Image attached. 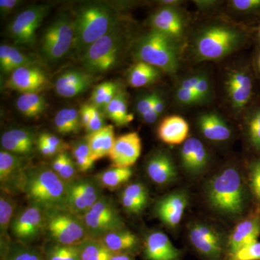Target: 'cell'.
<instances>
[{
  "instance_id": "cell-1",
  "label": "cell",
  "mask_w": 260,
  "mask_h": 260,
  "mask_svg": "<svg viewBox=\"0 0 260 260\" xmlns=\"http://www.w3.org/2000/svg\"><path fill=\"white\" fill-rule=\"evenodd\" d=\"M207 203L213 211L228 218H237L245 213L249 194L242 172L228 166L214 174L205 186Z\"/></svg>"
},
{
  "instance_id": "cell-2",
  "label": "cell",
  "mask_w": 260,
  "mask_h": 260,
  "mask_svg": "<svg viewBox=\"0 0 260 260\" xmlns=\"http://www.w3.org/2000/svg\"><path fill=\"white\" fill-rule=\"evenodd\" d=\"M246 40V32L241 27L227 22H212L195 32L191 51L196 61L220 60L240 49Z\"/></svg>"
},
{
  "instance_id": "cell-3",
  "label": "cell",
  "mask_w": 260,
  "mask_h": 260,
  "mask_svg": "<svg viewBox=\"0 0 260 260\" xmlns=\"http://www.w3.org/2000/svg\"><path fill=\"white\" fill-rule=\"evenodd\" d=\"M73 48L80 56L118 23L115 10L104 3H89L77 10Z\"/></svg>"
},
{
  "instance_id": "cell-4",
  "label": "cell",
  "mask_w": 260,
  "mask_h": 260,
  "mask_svg": "<svg viewBox=\"0 0 260 260\" xmlns=\"http://www.w3.org/2000/svg\"><path fill=\"white\" fill-rule=\"evenodd\" d=\"M181 45L167 36L150 29L134 42L133 55L137 61H143L162 73L174 75L180 65Z\"/></svg>"
},
{
  "instance_id": "cell-5",
  "label": "cell",
  "mask_w": 260,
  "mask_h": 260,
  "mask_svg": "<svg viewBox=\"0 0 260 260\" xmlns=\"http://www.w3.org/2000/svg\"><path fill=\"white\" fill-rule=\"evenodd\" d=\"M22 191L32 204L45 210H67V183L50 168L40 166L28 169Z\"/></svg>"
},
{
  "instance_id": "cell-6",
  "label": "cell",
  "mask_w": 260,
  "mask_h": 260,
  "mask_svg": "<svg viewBox=\"0 0 260 260\" xmlns=\"http://www.w3.org/2000/svg\"><path fill=\"white\" fill-rule=\"evenodd\" d=\"M127 39L124 27L118 22L107 34L92 44L81 56L82 64L85 71L94 75L113 69L119 63Z\"/></svg>"
},
{
  "instance_id": "cell-7",
  "label": "cell",
  "mask_w": 260,
  "mask_h": 260,
  "mask_svg": "<svg viewBox=\"0 0 260 260\" xmlns=\"http://www.w3.org/2000/svg\"><path fill=\"white\" fill-rule=\"evenodd\" d=\"M188 239L203 260H226L228 237L209 223L195 221L188 227Z\"/></svg>"
},
{
  "instance_id": "cell-8",
  "label": "cell",
  "mask_w": 260,
  "mask_h": 260,
  "mask_svg": "<svg viewBox=\"0 0 260 260\" xmlns=\"http://www.w3.org/2000/svg\"><path fill=\"white\" fill-rule=\"evenodd\" d=\"M54 243L80 245L88 239L82 218L68 210H46V228Z\"/></svg>"
},
{
  "instance_id": "cell-9",
  "label": "cell",
  "mask_w": 260,
  "mask_h": 260,
  "mask_svg": "<svg viewBox=\"0 0 260 260\" xmlns=\"http://www.w3.org/2000/svg\"><path fill=\"white\" fill-rule=\"evenodd\" d=\"M74 39V20L68 14L61 13L48 27L43 35V54L48 60H59L73 47Z\"/></svg>"
},
{
  "instance_id": "cell-10",
  "label": "cell",
  "mask_w": 260,
  "mask_h": 260,
  "mask_svg": "<svg viewBox=\"0 0 260 260\" xmlns=\"http://www.w3.org/2000/svg\"><path fill=\"white\" fill-rule=\"evenodd\" d=\"M88 238L99 239L114 231L124 229V223L111 200L102 197L81 216Z\"/></svg>"
},
{
  "instance_id": "cell-11",
  "label": "cell",
  "mask_w": 260,
  "mask_h": 260,
  "mask_svg": "<svg viewBox=\"0 0 260 260\" xmlns=\"http://www.w3.org/2000/svg\"><path fill=\"white\" fill-rule=\"evenodd\" d=\"M50 10L47 5H37L19 13L10 24V39L18 46L32 47L37 39V30Z\"/></svg>"
},
{
  "instance_id": "cell-12",
  "label": "cell",
  "mask_w": 260,
  "mask_h": 260,
  "mask_svg": "<svg viewBox=\"0 0 260 260\" xmlns=\"http://www.w3.org/2000/svg\"><path fill=\"white\" fill-rule=\"evenodd\" d=\"M148 25L151 30L182 44L189 26V18L180 6L161 5L149 17Z\"/></svg>"
},
{
  "instance_id": "cell-13",
  "label": "cell",
  "mask_w": 260,
  "mask_h": 260,
  "mask_svg": "<svg viewBox=\"0 0 260 260\" xmlns=\"http://www.w3.org/2000/svg\"><path fill=\"white\" fill-rule=\"evenodd\" d=\"M224 88L231 108L234 112H242L252 98L254 83L250 71L243 66L229 70L225 75Z\"/></svg>"
},
{
  "instance_id": "cell-14",
  "label": "cell",
  "mask_w": 260,
  "mask_h": 260,
  "mask_svg": "<svg viewBox=\"0 0 260 260\" xmlns=\"http://www.w3.org/2000/svg\"><path fill=\"white\" fill-rule=\"evenodd\" d=\"M90 179H81L67 183L66 209L75 215H82L102 198L100 184Z\"/></svg>"
},
{
  "instance_id": "cell-15",
  "label": "cell",
  "mask_w": 260,
  "mask_h": 260,
  "mask_svg": "<svg viewBox=\"0 0 260 260\" xmlns=\"http://www.w3.org/2000/svg\"><path fill=\"white\" fill-rule=\"evenodd\" d=\"M45 228L46 210L34 204L19 212L10 226L14 237L25 244L34 242Z\"/></svg>"
},
{
  "instance_id": "cell-16",
  "label": "cell",
  "mask_w": 260,
  "mask_h": 260,
  "mask_svg": "<svg viewBox=\"0 0 260 260\" xmlns=\"http://www.w3.org/2000/svg\"><path fill=\"white\" fill-rule=\"evenodd\" d=\"M260 237V205L241 219L228 237L227 256L258 242Z\"/></svg>"
},
{
  "instance_id": "cell-17",
  "label": "cell",
  "mask_w": 260,
  "mask_h": 260,
  "mask_svg": "<svg viewBox=\"0 0 260 260\" xmlns=\"http://www.w3.org/2000/svg\"><path fill=\"white\" fill-rule=\"evenodd\" d=\"M180 161L186 174L200 176L209 167L210 153L201 140L194 137L188 138L181 145Z\"/></svg>"
},
{
  "instance_id": "cell-18",
  "label": "cell",
  "mask_w": 260,
  "mask_h": 260,
  "mask_svg": "<svg viewBox=\"0 0 260 260\" xmlns=\"http://www.w3.org/2000/svg\"><path fill=\"white\" fill-rule=\"evenodd\" d=\"M49 83L45 72L34 65L23 67L10 75L6 86L22 94L39 93Z\"/></svg>"
},
{
  "instance_id": "cell-19",
  "label": "cell",
  "mask_w": 260,
  "mask_h": 260,
  "mask_svg": "<svg viewBox=\"0 0 260 260\" xmlns=\"http://www.w3.org/2000/svg\"><path fill=\"white\" fill-rule=\"evenodd\" d=\"M142 141L136 132L126 133L116 138L109 158L113 167L131 168L140 156Z\"/></svg>"
},
{
  "instance_id": "cell-20",
  "label": "cell",
  "mask_w": 260,
  "mask_h": 260,
  "mask_svg": "<svg viewBox=\"0 0 260 260\" xmlns=\"http://www.w3.org/2000/svg\"><path fill=\"white\" fill-rule=\"evenodd\" d=\"M189 197L184 191H177L166 195L155 205V212L158 218L171 229H176L180 224Z\"/></svg>"
},
{
  "instance_id": "cell-21",
  "label": "cell",
  "mask_w": 260,
  "mask_h": 260,
  "mask_svg": "<svg viewBox=\"0 0 260 260\" xmlns=\"http://www.w3.org/2000/svg\"><path fill=\"white\" fill-rule=\"evenodd\" d=\"M142 254L144 260H181L183 251L174 246L167 234L155 231L145 237Z\"/></svg>"
},
{
  "instance_id": "cell-22",
  "label": "cell",
  "mask_w": 260,
  "mask_h": 260,
  "mask_svg": "<svg viewBox=\"0 0 260 260\" xmlns=\"http://www.w3.org/2000/svg\"><path fill=\"white\" fill-rule=\"evenodd\" d=\"M145 171L149 179L160 186L172 184L178 177L175 162L170 154L164 150H158L149 157Z\"/></svg>"
},
{
  "instance_id": "cell-23",
  "label": "cell",
  "mask_w": 260,
  "mask_h": 260,
  "mask_svg": "<svg viewBox=\"0 0 260 260\" xmlns=\"http://www.w3.org/2000/svg\"><path fill=\"white\" fill-rule=\"evenodd\" d=\"M20 156L5 150L0 152V182L4 191L23 190L25 173Z\"/></svg>"
},
{
  "instance_id": "cell-24",
  "label": "cell",
  "mask_w": 260,
  "mask_h": 260,
  "mask_svg": "<svg viewBox=\"0 0 260 260\" xmlns=\"http://www.w3.org/2000/svg\"><path fill=\"white\" fill-rule=\"evenodd\" d=\"M94 75L80 70H70L56 80V93L63 98H73L86 91L94 81Z\"/></svg>"
},
{
  "instance_id": "cell-25",
  "label": "cell",
  "mask_w": 260,
  "mask_h": 260,
  "mask_svg": "<svg viewBox=\"0 0 260 260\" xmlns=\"http://www.w3.org/2000/svg\"><path fill=\"white\" fill-rule=\"evenodd\" d=\"M197 124L201 135L208 141L223 143L232 138V128L218 113L208 112L200 114Z\"/></svg>"
},
{
  "instance_id": "cell-26",
  "label": "cell",
  "mask_w": 260,
  "mask_h": 260,
  "mask_svg": "<svg viewBox=\"0 0 260 260\" xmlns=\"http://www.w3.org/2000/svg\"><path fill=\"white\" fill-rule=\"evenodd\" d=\"M35 143L34 133L23 128L8 130L1 137V145L3 150L19 156L32 153Z\"/></svg>"
},
{
  "instance_id": "cell-27",
  "label": "cell",
  "mask_w": 260,
  "mask_h": 260,
  "mask_svg": "<svg viewBox=\"0 0 260 260\" xmlns=\"http://www.w3.org/2000/svg\"><path fill=\"white\" fill-rule=\"evenodd\" d=\"M99 241L112 254H128L134 256L140 249V239L132 232L123 229L109 233Z\"/></svg>"
},
{
  "instance_id": "cell-28",
  "label": "cell",
  "mask_w": 260,
  "mask_h": 260,
  "mask_svg": "<svg viewBox=\"0 0 260 260\" xmlns=\"http://www.w3.org/2000/svg\"><path fill=\"white\" fill-rule=\"evenodd\" d=\"M189 125L181 116L173 115L164 118L158 127L159 139L168 145L184 143L188 138Z\"/></svg>"
},
{
  "instance_id": "cell-29",
  "label": "cell",
  "mask_w": 260,
  "mask_h": 260,
  "mask_svg": "<svg viewBox=\"0 0 260 260\" xmlns=\"http://www.w3.org/2000/svg\"><path fill=\"white\" fill-rule=\"evenodd\" d=\"M85 140L95 161L109 157L116 140L114 126L105 125L98 131L89 133Z\"/></svg>"
},
{
  "instance_id": "cell-30",
  "label": "cell",
  "mask_w": 260,
  "mask_h": 260,
  "mask_svg": "<svg viewBox=\"0 0 260 260\" xmlns=\"http://www.w3.org/2000/svg\"><path fill=\"white\" fill-rule=\"evenodd\" d=\"M103 112L108 119L118 126L126 125L134 119V115L128 113L127 93L121 86Z\"/></svg>"
},
{
  "instance_id": "cell-31",
  "label": "cell",
  "mask_w": 260,
  "mask_h": 260,
  "mask_svg": "<svg viewBox=\"0 0 260 260\" xmlns=\"http://www.w3.org/2000/svg\"><path fill=\"white\" fill-rule=\"evenodd\" d=\"M161 70L143 61H137L127 73V82L133 88L148 86L161 78Z\"/></svg>"
},
{
  "instance_id": "cell-32",
  "label": "cell",
  "mask_w": 260,
  "mask_h": 260,
  "mask_svg": "<svg viewBox=\"0 0 260 260\" xmlns=\"http://www.w3.org/2000/svg\"><path fill=\"white\" fill-rule=\"evenodd\" d=\"M1 260H45L44 251L23 243H10L1 249Z\"/></svg>"
},
{
  "instance_id": "cell-33",
  "label": "cell",
  "mask_w": 260,
  "mask_h": 260,
  "mask_svg": "<svg viewBox=\"0 0 260 260\" xmlns=\"http://www.w3.org/2000/svg\"><path fill=\"white\" fill-rule=\"evenodd\" d=\"M56 131L62 135L79 133L82 123L80 113L74 108H64L54 117Z\"/></svg>"
},
{
  "instance_id": "cell-34",
  "label": "cell",
  "mask_w": 260,
  "mask_h": 260,
  "mask_svg": "<svg viewBox=\"0 0 260 260\" xmlns=\"http://www.w3.org/2000/svg\"><path fill=\"white\" fill-rule=\"evenodd\" d=\"M16 107L19 112L29 118L42 115L47 109V102L40 93H24L18 97Z\"/></svg>"
},
{
  "instance_id": "cell-35",
  "label": "cell",
  "mask_w": 260,
  "mask_h": 260,
  "mask_svg": "<svg viewBox=\"0 0 260 260\" xmlns=\"http://www.w3.org/2000/svg\"><path fill=\"white\" fill-rule=\"evenodd\" d=\"M244 133L248 144L255 152H260V105L246 113L244 121Z\"/></svg>"
},
{
  "instance_id": "cell-36",
  "label": "cell",
  "mask_w": 260,
  "mask_h": 260,
  "mask_svg": "<svg viewBox=\"0 0 260 260\" xmlns=\"http://www.w3.org/2000/svg\"><path fill=\"white\" fill-rule=\"evenodd\" d=\"M15 203L9 195L2 193L0 198V232H1V248L10 244L8 230L14 218Z\"/></svg>"
},
{
  "instance_id": "cell-37",
  "label": "cell",
  "mask_w": 260,
  "mask_h": 260,
  "mask_svg": "<svg viewBox=\"0 0 260 260\" xmlns=\"http://www.w3.org/2000/svg\"><path fill=\"white\" fill-rule=\"evenodd\" d=\"M133 172L131 168L113 167L98 176V181L103 187L114 189L129 180Z\"/></svg>"
},
{
  "instance_id": "cell-38",
  "label": "cell",
  "mask_w": 260,
  "mask_h": 260,
  "mask_svg": "<svg viewBox=\"0 0 260 260\" xmlns=\"http://www.w3.org/2000/svg\"><path fill=\"white\" fill-rule=\"evenodd\" d=\"M81 260H110L112 253L99 239L88 238L79 245Z\"/></svg>"
},
{
  "instance_id": "cell-39",
  "label": "cell",
  "mask_w": 260,
  "mask_h": 260,
  "mask_svg": "<svg viewBox=\"0 0 260 260\" xmlns=\"http://www.w3.org/2000/svg\"><path fill=\"white\" fill-rule=\"evenodd\" d=\"M119 87V84L114 82H104L96 85L93 88L90 97L91 105L99 111L104 110V108L107 107L115 96Z\"/></svg>"
},
{
  "instance_id": "cell-40",
  "label": "cell",
  "mask_w": 260,
  "mask_h": 260,
  "mask_svg": "<svg viewBox=\"0 0 260 260\" xmlns=\"http://www.w3.org/2000/svg\"><path fill=\"white\" fill-rule=\"evenodd\" d=\"M45 260H81L79 245H64L53 243L44 251Z\"/></svg>"
},
{
  "instance_id": "cell-41",
  "label": "cell",
  "mask_w": 260,
  "mask_h": 260,
  "mask_svg": "<svg viewBox=\"0 0 260 260\" xmlns=\"http://www.w3.org/2000/svg\"><path fill=\"white\" fill-rule=\"evenodd\" d=\"M73 155L80 172H88L93 167L95 160L86 140L75 143L73 148Z\"/></svg>"
},
{
  "instance_id": "cell-42",
  "label": "cell",
  "mask_w": 260,
  "mask_h": 260,
  "mask_svg": "<svg viewBox=\"0 0 260 260\" xmlns=\"http://www.w3.org/2000/svg\"><path fill=\"white\" fill-rule=\"evenodd\" d=\"M35 64V61L27 54L10 46L9 60L3 74L10 75L19 68Z\"/></svg>"
},
{
  "instance_id": "cell-43",
  "label": "cell",
  "mask_w": 260,
  "mask_h": 260,
  "mask_svg": "<svg viewBox=\"0 0 260 260\" xmlns=\"http://www.w3.org/2000/svg\"><path fill=\"white\" fill-rule=\"evenodd\" d=\"M198 98L200 105L207 104L212 102L213 98V89L211 80L205 73H201L199 82L193 89Z\"/></svg>"
},
{
  "instance_id": "cell-44",
  "label": "cell",
  "mask_w": 260,
  "mask_h": 260,
  "mask_svg": "<svg viewBox=\"0 0 260 260\" xmlns=\"http://www.w3.org/2000/svg\"><path fill=\"white\" fill-rule=\"evenodd\" d=\"M122 194L126 195L131 198L135 203L146 208L149 200V194L148 189L144 184L140 183H134L126 186L125 189L123 190Z\"/></svg>"
},
{
  "instance_id": "cell-45",
  "label": "cell",
  "mask_w": 260,
  "mask_h": 260,
  "mask_svg": "<svg viewBox=\"0 0 260 260\" xmlns=\"http://www.w3.org/2000/svg\"><path fill=\"white\" fill-rule=\"evenodd\" d=\"M249 189L254 199L260 204V157L249 165Z\"/></svg>"
},
{
  "instance_id": "cell-46",
  "label": "cell",
  "mask_w": 260,
  "mask_h": 260,
  "mask_svg": "<svg viewBox=\"0 0 260 260\" xmlns=\"http://www.w3.org/2000/svg\"><path fill=\"white\" fill-rule=\"evenodd\" d=\"M226 260H260V242L244 246L227 256Z\"/></svg>"
},
{
  "instance_id": "cell-47",
  "label": "cell",
  "mask_w": 260,
  "mask_h": 260,
  "mask_svg": "<svg viewBox=\"0 0 260 260\" xmlns=\"http://www.w3.org/2000/svg\"><path fill=\"white\" fill-rule=\"evenodd\" d=\"M229 6L235 13L249 14L259 11L260 0H232Z\"/></svg>"
},
{
  "instance_id": "cell-48",
  "label": "cell",
  "mask_w": 260,
  "mask_h": 260,
  "mask_svg": "<svg viewBox=\"0 0 260 260\" xmlns=\"http://www.w3.org/2000/svg\"><path fill=\"white\" fill-rule=\"evenodd\" d=\"M176 102L181 107H195L200 105L194 90H189L177 87L174 94Z\"/></svg>"
},
{
  "instance_id": "cell-49",
  "label": "cell",
  "mask_w": 260,
  "mask_h": 260,
  "mask_svg": "<svg viewBox=\"0 0 260 260\" xmlns=\"http://www.w3.org/2000/svg\"><path fill=\"white\" fill-rule=\"evenodd\" d=\"M156 95L157 92H153V93L145 94L138 99L135 109L140 116L149 112H153L154 102H155Z\"/></svg>"
},
{
  "instance_id": "cell-50",
  "label": "cell",
  "mask_w": 260,
  "mask_h": 260,
  "mask_svg": "<svg viewBox=\"0 0 260 260\" xmlns=\"http://www.w3.org/2000/svg\"><path fill=\"white\" fill-rule=\"evenodd\" d=\"M77 169L78 168H77L75 160L72 159L71 156L68 153L64 166L61 168V171L59 172L58 175L65 182H70V181L73 180V178L76 174Z\"/></svg>"
},
{
  "instance_id": "cell-51",
  "label": "cell",
  "mask_w": 260,
  "mask_h": 260,
  "mask_svg": "<svg viewBox=\"0 0 260 260\" xmlns=\"http://www.w3.org/2000/svg\"><path fill=\"white\" fill-rule=\"evenodd\" d=\"M37 140L50 145L53 148H57L61 152H66L65 150L69 148V145L64 143L62 140L50 133H42L39 135Z\"/></svg>"
},
{
  "instance_id": "cell-52",
  "label": "cell",
  "mask_w": 260,
  "mask_h": 260,
  "mask_svg": "<svg viewBox=\"0 0 260 260\" xmlns=\"http://www.w3.org/2000/svg\"><path fill=\"white\" fill-rule=\"evenodd\" d=\"M104 126L105 125H104V116L102 114H101V111L93 106L91 118H90L88 125L85 128V129L88 133H91L102 129Z\"/></svg>"
},
{
  "instance_id": "cell-53",
  "label": "cell",
  "mask_w": 260,
  "mask_h": 260,
  "mask_svg": "<svg viewBox=\"0 0 260 260\" xmlns=\"http://www.w3.org/2000/svg\"><path fill=\"white\" fill-rule=\"evenodd\" d=\"M201 73L202 72H200V73H192V74L187 75V76L181 80L178 87L181 88L192 90L196 86L198 82H199Z\"/></svg>"
},
{
  "instance_id": "cell-54",
  "label": "cell",
  "mask_w": 260,
  "mask_h": 260,
  "mask_svg": "<svg viewBox=\"0 0 260 260\" xmlns=\"http://www.w3.org/2000/svg\"><path fill=\"white\" fill-rule=\"evenodd\" d=\"M194 3L200 11H210L218 8L223 2L216 0H196Z\"/></svg>"
},
{
  "instance_id": "cell-55",
  "label": "cell",
  "mask_w": 260,
  "mask_h": 260,
  "mask_svg": "<svg viewBox=\"0 0 260 260\" xmlns=\"http://www.w3.org/2000/svg\"><path fill=\"white\" fill-rule=\"evenodd\" d=\"M37 142L39 151L44 156L51 157L54 156V155L56 156L59 154L64 153V152H61L60 150H58L57 148H53V147L46 144V143H43V142L38 141V140H37Z\"/></svg>"
},
{
  "instance_id": "cell-56",
  "label": "cell",
  "mask_w": 260,
  "mask_h": 260,
  "mask_svg": "<svg viewBox=\"0 0 260 260\" xmlns=\"http://www.w3.org/2000/svg\"><path fill=\"white\" fill-rule=\"evenodd\" d=\"M20 2L19 0H1L0 1V12L3 16L8 15L16 8Z\"/></svg>"
},
{
  "instance_id": "cell-57",
  "label": "cell",
  "mask_w": 260,
  "mask_h": 260,
  "mask_svg": "<svg viewBox=\"0 0 260 260\" xmlns=\"http://www.w3.org/2000/svg\"><path fill=\"white\" fill-rule=\"evenodd\" d=\"M92 108H93V106L91 104H84L80 109V114L82 126L85 129L88 126L89 121H90V118H91Z\"/></svg>"
},
{
  "instance_id": "cell-58",
  "label": "cell",
  "mask_w": 260,
  "mask_h": 260,
  "mask_svg": "<svg viewBox=\"0 0 260 260\" xmlns=\"http://www.w3.org/2000/svg\"><path fill=\"white\" fill-rule=\"evenodd\" d=\"M10 46H0V68L1 72L4 73L8 66V60H9Z\"/></svg>"
},
{
  "instance_id": "cell-59",
  "label": "cell",
  "mask_w": 260,
  "mask_h": 260,
  "mask_svg": "<svg viewBox=\"0 0 260 260\" xmlns=\"http://www.w3.org/2000/svg\"><path fill=\"white\" fill-rule=\"evenodd\" d=\"M165 109L166 100L161 94L157 92L156 97H155V102H154L153 111L160 117V116L164 112Z\"/></svg>"
},
{
  "instance_id": "cell-60",
  "label": "cell",
  "mask_w": 260,
  "mask_h": 260,
  "mask_svg": "<svg viewBox=\"0 0 260 260\" xmlns=\"http://www.w3.org/2000/svg\"><path fill=\"white\" fill-rule=\"evenodd\" d=\"M68 155V153L64 152V153H61L56 155V158L53 160L52 164H51V169L56 174H58L60 172L61 168L64 166Z\"/></svg>"
},
{
  "instance_id": "cell-61",
  "label": "cell",
  "mask_w": 260,
  "mask_h": 260,
  "mask_svg": "<svg viewBox=\"0 0 260 260\" xmlns=\"http://www.w3.org/2000/svg\"><path fill=\"white\" fill-rule=\"evenodd\" d=\"M110 260H135L134 256L128 254H113Z\"/></svg>"
},
{
  "instance_id": "cell-62",
  "label": "cell",
  "mask_w": 260,
  "mask_h": 260,
  "mask_svg": "<svg viewBox=\"0 0 260 260\" xmlns=\"http://www.w3.org/2000/svg\"><path fill=\"white\" fill-rule=\"evenodd\" d=\"M161 5H169V6H180L182 2L179 0H164L160 2Z\"/></svg>"
},
{
  "instance_id": "cell-63",
  "label": "cell",
  "mask_w": 260,
  "mask_h": 260,
  "mask_svg": "<svg viewBox=\"0 0 260 260\" xmlns=\"http://www.w3.org/2000/svg\"><path fill=\"white\" fill-rule=\"evenodd\" d=\"M259 69H260V56H259Z\"/></svg>"
},
{
  "instance_id": "cell-64",
  "label": "cell",
  "mask_w": 260,
  "mask_h": 260,
  "mask_svg": "<svg viewBox=\"0 0 260 260\" xmlns=\"http://www.w3.org/2000/svg\"><path fill=\"white\" fill-rule=\"evenodd\" d=\"M259 39H260V27H259Z\"/></svg>"
}]
</instances>
